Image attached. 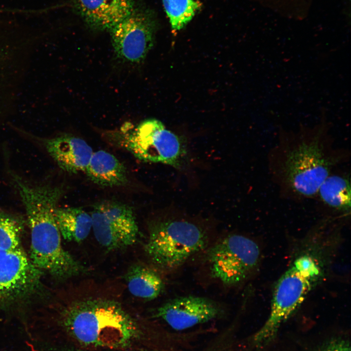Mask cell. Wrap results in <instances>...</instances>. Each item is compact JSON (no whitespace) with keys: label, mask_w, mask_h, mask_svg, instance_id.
I'll return each instance as SVG.
<instances>
[{"label":"cell","mask_w":351,"mask_h":351,"mask_svg":"<svg viewBox=\"0 0 351 351\" xmlns=\"http://www.w3.org/2000/svg\"><path fill=\"white\" fill-rule=\"evenodd\" d=\"M27 69L23 46L0 45V117L12 109Z\"/></svg>","instance_id":"12"},{"label":"cell","mask_w":351,"mask_h":351,"mask_svg":"<svg viewBox=\"0 0 351 351\" xmlns=\"http://www.w3.org/2000/svg\"><path fill=\"white\" fill-rule=\"evenodd\" d=\"M339 168L325 178L314 198L320 207L338 216L347 217L351 213L350 174Z\"/></svg>","instance_id":"15"},{"label":"cell","mask_w":351,"mask_h":351,"mask_svg":"<svg viewBox=\"0 0 351 351\" xmlns=\"http://www.w3.org/2000/svg\"><path fill=\"white\" fill-rule=\"evenodd\" d=\"M324 351H351L350 344L345 341L332 343Z\"/></svg>","instance_id":"21"},{"label":"cell","mask_w":351,"mask_h":351,"mask_svg":"<svg viewBox=\"0 0 351 351\" xmlns=\"http://www.w3.org/2000/svg\"><path fill=\"white\" fill-rule=\"evenodd\" d=\"M157 28L156 17L151 10L135 7L109 31L117 57L132 63L142 62L154 46Z\"/></svg>","instance_id":"8"},{"label":"cell","mask_w":351,"mask_h":351,"mask_svg":"<svg viewBox=\"0 0 351 351\" xmlns=\"http://www.w3.org/2000/svg\"><path fill=\"white\" fill-rule=\"evenodd\" d=\"M324 121L312 128L280 133L268 156L269 175L280 195L303 201L314 198L325 178L350 158L334 144Z\"/></svg>","instance_id":"1"},{"label":"cell","mask_w":351,"mask_h":351,"mask_svg":"<svg viewBox=\"0 0 351 351\" xmlns=\"http://www.w3.org/2000/svg\"><path fill=\"white\" fill-rule=\"evenodd\" d=\"M55 218L61 237L67 241L81 242L92 230L91 215L81 208L58 207Z\"/></svg>","instance_id":"18"},{"label":"cell","mask_w":351,"mask_h":351,"mask_svg":"<svg viewBox=\"0 0 351 351\" xmlns=\"http://www.w3.org/2000/svg\"><path fill=\"white\" fill-rule=\"evenodd\" d=\"M42 273L23 249L10 251L0 248V308H8L35 292Z\"/></svg>","instance_id":"10"},{"label":"cell","mask_w":351,"mask_h":351,"mask_svg":"<svg viewBox=\"0 0 351 351\" xmlns=\"http://www.w3.org/2000/svg\"><path fill=\"white\" fill-rule=\"evenodd\" d=\"M321 273L319 265L312 256L305 254L295 259L275 285L269 317L254 337L256 345H265L274 338L281 325L304 301Z\"/></svg>","instance_id":"5"},{"label":"cell","mask_w":351,"mask_h":351,"mask_svg":"<svg viewBox=\"0 0 351 351\" xmlns=\"http://www.w3.org/2000/svg\"><path fill=\"white\" fill-rule=\"evenodd\" d=\"M221 306L210 298L188 295L169 300L160 306L155 315L176 331L185 330L218 317Z\"/></svg>","instance_id":"11"},{"label":"cell","mask_w":351,"mask_h":351,"mask_svg":"<svg viewBox=\"0 0 351 351\" xmlns=\"http://www.w3.org/2000/svg\"><path fill=\"white\" fill-rule=\"evenodd\" d=\"M172 29H183L201 8V3L195 0H162Z\"/></svg>","instance_id":"20"},{"label":"cell","mask_w":351,"mask_h":351,"mask_svg":"<svg viewBox=\"0 0 351 351\" xmlns=\"http://www.w3.org/2000/svg\"><path fill=\"white\" fill-rule=\"evenodd\" d=\"M208 240L206 231L197 224L165 218L150 226L144 251L156 267L172 272L207 248Z\"/></svg>","instance_id":"4"},{"label":"cell","mask_w":351,"mask_h":351,"mask_svg":"<svg viewBox=\"0 0 351 351\" xmlns=\"http://www.w3.org/2000/svg\"><path fill=\"white\" fill-rule=\"evenodd\" d=\"M24 223L21 216L0 207V248L10 251L22 249Z\"/></svg>","instance_id":"19"},{"label":"cell","mask_w":351,"mask_h":351,"mask_svg":"<svg viewBox=\"0 0 351 351\" xmlns=\"http://www.w3.org/2000/svg\"><path fill=\"white\" fill-rule=\"evenodd\" d=\"M12 183L24 207L31 232L30 259L42 271L66 280L87 270L64 249L55 212L64 193L62 186L31 183L17 173H9Z\"/></svg>","instance_id":"2"},{"label":"cell","mask_w":351,"mask_h":351,"mask_svg":"<svg viewBox=\"0 0 351 351\" xmlns=\"http://www.w3.org/2000/svg\"><path fill=\"white\" fill-rule=\"evenodd\" d=\"M260 249L253 239L233 234L207 247L204 262L209 275L223 285L232 287L245 282L256 271Z\"/></svg>","instance_id":"7"},{"label":"cell","mask_w":351,"mask_h":351,"mask_svg":"<svg viewBox=\"0 0 351 351\" xmlns=\"http://www.w3.org/2000/svg\"><path fill=\"white\" fill-rule=\"evenodd\" d=\"M115 133L119 144L140 160L178 169L183 164L185 145L158 120L148 119L135 126L128 123Z\"/></svg>","instance_id":"6"},{"label":"cell","mask_w":351,"mask_h":351,"mask_svg":"<svg viewBox=\"0 0 351 351\" xmlns=\"http://www.w3.org/2000/svg\"><path fill=\"white\" fill-rule=\"evenodd\" d=\"M92 231L98 243L114 251L134 244L139 229L132 208L119 202L105 200L95 204L91 214Z\"/></svg>","instance_id":"9"},{"label":"cell","mask_w":351,"mask_h":351,"mask_svg":"<svg viewBox=\"0 0 351 351\" xmlns=\"http://www.w3.org/2000/svg\"><path fill=\"white\" fill-rule=\"evenodd\" d=\"M60 324L78 342L94 347L125 348L138 332L136 321L118 302L104 297L73 301L62 312Z\"/></svg>","instance_id":"3"},{"label":"cell","mask_w":351,"mask_h":351,"mask_svg":"<svg viewBox=\"0 0 351 351\" xmlns=\"http://www.w3.org/2000/svg\"><path fill=\"white\" fill-rule=\"evenodd\" d=\"M75 10L91 28L110 31L130 15L134 0H71Z\"/></svg>","instance_id":"13"},{"label":"cell","mask_w":351,"mask_h":351,"mask_svg":"<svg viewBox=\"0 0 351 351\" xmlns=\"http://www.w3.org/2000/svg\"><path fill=\"white\" fill-rule=\"evenodd\" d=\"M129 292L145 300H153L163 292L164 282L156 270L141 264L132 265L125 274Z\"/></svg>","instance_id":"17"},{"label":"cell","mask_w":351,"mask_h":351,"mask_svg":"<svg viewBox=\"0 0 351 351\" xmlns=\"http://www.w3.org/2000/svg\"><path fill=\"white\" fill-rule=\"evenodd\" d=\"M43 144L59 168L70 174L85 172L93 153L84 140L70 135L47 138Z\"/></svg>","instance_id":"14"},{"label":"cell","mask_w":351,"mask_h":351,"mask_svg":"<svg viewBox=\"0 0 351 351\" xmlns=\"http://www.w3.org/2000/svg\"><path fill=\"white\" fill-rule=\"evenodd\" d=\"M85 172L93 182L102 187L122 186L128 182L124 164L103 150L93 152Z\"/></svg>","instance_id":"16"}]
</instances>
